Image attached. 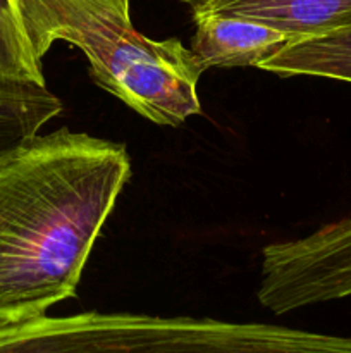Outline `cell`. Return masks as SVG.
Wrapping results in <instances>:
<instances>
[{
    "label": "cell",
    "instance_id": "6da1fadb",
    "mask_svg": "<svg viewBox=\"0 0 351 353\" xmlns=\"http://www.w3.org/2000/svg\"><path fill=\"white\" fill-rule=\"evenodd\" d=\"M131 178L126 147L58 128L0 154V323L74 299Z\"/></svg>",
    "mask_w": 351,
    "mask_h": 353
},
{
    "label": "cell",
    "instance_id": "7a4b0ae2",
    "mask_svg": "<svg viewBox=\"0 0 351 353\" xmlns=\"http://www.w3.org/2000/svg\"><path fill=\"white\" fill-rule=\"evenodd\" d=\"M36 59L55 41L78 47L93 81L160 126L202 112L198 86L206 71L178 38L151 40L131 21V0H12Z\"/></svg>",
    "mask_w": 351,
    "mask_h": 353
},
{
    "label": "cell",
    "instance_id": "3957f363",
    "mask_svg": "<svg viewBox=\"0 0 351 353\" xmlns=\"http://www.w3.org/2000/svg\"><path fill=\"white\" fill-rule=\"evenodd\" d=\"M0 352L351 353V338L257 323L85 312L0 323Z\"/></svg>",
    "mask_w": 351,
    "mask_h": 353
},
{
    "label": "cell",
    "instance_id": "277c9868",
    "mask_svg": "<svg viewBox=\"0 0 351 353\" xmlns=\"http://www.w3.org/2000/svg\"><path fill=\"white\" fill-rule=\"evenodd\" d=\"M262 255L258 302L277 316L351 296V216Z\"/></svg>",
    "mask_w": 351,
    "mask_h": 353
},
{
    "label": "cell",
    "instance_id": "5b68a950",
    "mask_svg": "<svg viewBox=\"0 0 351 353\" xmlns=\"http://www.w3.org/2000/svg\"><path fill=\"white\" fill-rule=\"evenodd\" d=\"M195 34L191 52L203 68H258L284 45L289 37L268 24L233 14L191 9Z\"/></svg>",
    "mask_w": 351,
    "mask_h": 353
},
{
    "label": "cell",
    "instance_id": "8992f818",
    "mask_svg": "<svg viewBox=\"0 0 351 353\" xmlns=\"http://www.w3.org/2000/svg\"><path fill=\"white\" fill-rule=\"evenodd\" d=\"M191 9L250 17L291 41L351 28V0H206Z\"/></svg>",
    "mask_w": 351,
    "mask_h": 353
},
{
    "label": "cell",
    "instance_id": "52a82bcc",
    "mask_svg": "<svg viewBox=\"0 0 351 353\" xmlns=\"http://www.w3.org/2000/svg\"><path fill=\"white\" fill-rule=\"evenodd\" d=\"M258 69L286 78L313 76L351 83V28L289 41L264 59Z\"/></svg>",
    "mask_w": 351,
    "mask_h": 353
},
{
    "label": "cell",
    "instance_id": "ba28073f",
    "mask_svg": "<svg viewBox=\"0 0 351 353\" xmlns=\"http://www.w3.org/2000/svg\"><path fill=\"white\" fill-rule=\"evenodd\" d=\"M61 100L40 81L0 85V154L36 137L62 112Z\"/></svg>",
    "mask_w": 351,
    "mask_h": 353
},
{
    "label": "cell",
    "instance_id": "9c48e42d",
    "mask_svg": "<svg viewBox=\"0 0 351 353\" xmlns=\"http://www.w3.org/2000/svg\"><path fill=\"white\" fill-rule=\"evenodd\" d=\"M16 81L45 83L43 69L24 37L12 0H0V85Z\"/></svg>",
    "mask_w": 351,
    "mask_h": 353
},
{
    "label": "cell",
    "instance_id": "30bf717a",
    "mask_svg": "<svg viewBox=\"0 0 351 353\" xmlns=\"http://www.w3.org/2000/svg\"><path fill=\"white\" fill-rule=\"evenodd\" d=\"M181 2L188 3V6H189V9H191V7L198 6V3H203V2H206V0H181Z\"/></svg>",
    "mask_w": 351,
    "mask_h": 353
}]
</instances>
